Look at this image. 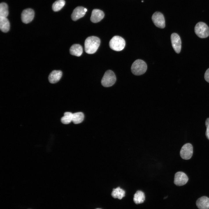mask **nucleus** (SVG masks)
Segmentation results:
<instances>
[{
  "label": "nucleus",
  "instance_id": "f257e3e1",
  "mask_svg": "<svg viewBox=\"0 0 209 209\" xmlns=\"http://www.w3.org/2000/svg\"><path fill=\"white\" fill-rule=\"evenodd\" d=\"M100 42V39L97 37L91 36L88 37L84 42L85 52L89 54L94 53L98 49Z\"/></svg>",
  "mask_w": 209,
  "mask_h": 209
},
{
  "label": "nucleus",
  "instance_id": "f03ea898",
  "mask_svg": "<svg viewBox=\"0 0 209 209\" xmlns=\"http://www.w3.org/2000/svg\"><path fill=\"white\" fill-rule=\"evenodd\" d=\"M147 68V65L144 61L138 59L132 64L131 67V70L132 73L134 75H140L146 72Z\"/></svg>",
  "mask_w": 209,
  "mask_h": 209
},
{
  "label": "nucleus",
  "instance_id": "7ed1b4c3",
  "mask_svg": "<svg viewBox=\"0 0 209 209\" xmlns=\"http://www.w3.org/2000/svg\"><path fill=\"white\" fill-rule=\"evenodd\" d=\"M125 45V40L122 37L118 36L113 37L109 42L110 47L116 51H122L124 48Z\"/></svg>",
  "mask_w": 209,
  "mask_h": 209
},
{
  "label": "nucleus",
  "instance_id": "20e7f679",
  "mask_svg": "<svg viewBox=\"0 0 209 209\" xmlns=\"http://www.w3.org/2000/svg\"><path fill=\"white\" fill-rule=\"evenodd\" d=\"M116 77L114 73L111 70L107 71L105 73L101 81V84L105 87L112 86L115 83Z\"/></svg>",
  "mask_w": 209,
  "mask_h": 209
},
{
  "label": "nucleus",
  "instance_id": "39448f33",
  "mask_svg": "<svg viewBox=\"0 0 209 209\" xmlns=\"http://www.w3.org/2000/svg\"><path fill=\"white\" fill-rule=\"evenodd\" d=\"M194 31L197 35L200 38H206L209 36V28L203 22H199L196 24Z\"/></svg>",
  "mask_w": 209,
  "mask_h": 209
},
{
  "label": "nucleus",
  "instance_id": "423d86ee",
  "mask_svg": "<svg viewBox=\"0 0 209 209\" xmlns=\"http://www.w3.org/2000/svg\"><path fill=\"white\" fill-rule=\"evenodd\" d=\"M193 148L192 145L189 143L185 144L182 147L180 152L181 158L185 160L190 159L192 155Z\"/></svg>",
  "mask_w": 209,
  "mask_h": 209
},
{
  "label": "nucleus",
  "instance_id": "0eeeda50",
  "mask_svg": "<svg viewBox=\"0 0 209 209\" xmlns=\"http://www.w3.org/2000/svg\"><path fill=\"white\" fill-rule=\"evenodd\" d=\"M152 20L156 27L163 28L165 27V18L163 14L159 12H156L152 16Z\"/></svg>",
  "mask_w": 209,
  "mask_h": 209
},
{
  "label": "nucleus",
  "instance_id": "6e6552de",
  "mask_svg": "<svg viewBox=\"0 0 209 209\" xmlns=\"http://www.w3.org/2000/svg\"><path fill=\"white\" fill-rule=\"evenodd\" d=\"M171 40L174 50L177 53H179L181 50V44L180 36L177 34L173 33L171 35Z\"/></svg>",
  "mask_w": 209,
  "mask_h": 209
},
{
  "label": "nucleus",
  "instance_id": "1a4fd4ad",
  "mask_svg": "<svg viewBox=\"0 0 209 209\" xmlns=\"http://www.w3.org/2000/svg\"><path fill=\"white\" fill-rule=\"evenodd\" d=\"M188 180L187 176L185 173L178 172L175 174L174 183L177 186H182L186 184Z\"/></svg>",
  "mask_w": 209,
  "mask_h": 209
},
{
  "label": "nucleus",
  "instance_id": "9d476101",
  "mask_svg": "<svg viewBox=\"0 0 209 209\" xmlns=\"http://www.w3.org/2000/svg\"><path fill=\"white\" fill-rule=\"evenodd\" d=\"M34 10L30 8H28L23 10L21 14L22 21L25 24H28L31 22L34 17Z\"/></svg>",
  "mask_w": 209,
  "mask_h": 209
},
{
  "label": "nucleus",
  "instance_id": "9b49d317",
  "mask_svg": "<svg viewBox=\"0 0 209 209\" xmlns=\"http://www.w3.org/2000/svg\"><path fill=\"white\" fill-rule=\"evenodd\" d=\"M104 15V13L102 11L99 9H94L92 11L90 20L92 22L97 23L103 19Z\"/></svg>",
  "mask_w": 209,
  "mask_h": 209
},
{
  "label": "nucleus",
  "instance_id": "f8f14e48",
  "mask_svg": "<svg viewBox=\"0 0 209 209\" xmlns=\"http://www.w3.org/2000/svg\"><path fill=\"white\" fill-rule=\"evenodd\" d=\"M85 8L82 6H78L76 8L73 10L71 15L72 19L75 21L83 17L85 15L86 12Z\"/></svg>",
  "mask_w": 209,
  "mask_h": 209
},
{
  "label": "nucleus",
  "instance_id": "ddd939ff",
  "mask_svg": "<svg viewBox=\"0 0 209 209\" xmlns=\"http://www.w3.org/2000/svg\"><path fill=\"white\" fill-rule=\"evenodd\" d=\"M196 204L199 209H209V198L202 197L197 200Z\"/></svg>",
  "mask_w": 209,
  "mask_h": 209
},
{
  "label": "nucleus",
  "instance_id": "4468645a",
  "mask_svg": "<svg viewBox=\"0 0 209 209\" xmlns=\"http://www.w3.org/2000/svg\"><path fill=\"white\" fill-rule=\"evenodd\" d=\"M62 72L60 70H54L50 74L48 80L50 83L52 84L57 83L61 79Z\"/></svg>",
  "mask_w": 209,
  "mask_h": 209
},
{
  "label": "nucleus",
  "instance_id": "2eb2a0df",
  "mask_svg": "<svg viewBox=\"0 0 209 209\" xmlns=\"http://www.w3.org/2000/svg\"><path fill=\"white\" fill-rule=\"evenodd\" d=\"M70 52L72 55L78 57L80 56L83 52L82 47L79 44H74L70 47Z\"/></svg>",
  "mask_w": 209,
  "mask_h": 209
},
{
  "label": "nucleus",
  "instance_id": "dca6fc26",
  "mask_svg": "<svg viewBox=\"0 0 209 209\" xmlns=\"http://www.w3.org/2000/svg\"><path fill=\"white\" fill-rule=\"evenodd\" d=\"M10 28V22L7 17H0V28L4 33L8 32Z\"/></svg>",
  "mask_w": 209,
  "mask_h": 209
},
{
  "label": "nucleus",
  "instance_id": "f3484780",
  "mask_svg": "<svg viewBox=\"0 0 209 209\" xmlns=\"http://www.w3.org/2000/svg\"><path fill=\"white\" fill-rule=\"evenodd\" d=\"M125 191L124 190L118 187L114 188L111 193V196L114 198H118L121 199L125 196Z\"/></svg>",
  "mask_w": 209,
  "mask_h": 209
},
{
  "label": "nucleus",
  "instance_id": "a211bd4d",
  "mask_svg": "<svg viewBox=\"0 0 209 209\" xmlns=\"http://www.w3.org/2000/svg\"><path fill=\"white\" fill-rule=\"evenodd\" d=\"M145 199L144 193L141 191H137L134 195L133 200L136 204H138L143 203Z\"/></svg>",
  "mask_w": 209,
  "mask_h": 209
},
{
  "label": "nucleus",
  "instance_id": "6ab92c4d",
  "mask_svg": "<svg viewBox=\"0 0 209 209\" xmlns=\"http://www.w3.org/2000/svg\"><path fill=\"white\" fill-rule=\"evenodd\" d=\"M84 117V114L82 112H78L73 113L72 121L75 124L80 123L83 121Z\"/></svg>",
  "mask_w": 209,
  "mask_h": 209
},
{
  "label": "nucleus",
  "instance_id": "aec40b11",
  "mask_svg": "<svg viewBox=\"0 0 209 209\" xmlns=\"http://www.w3.org/2000/svg\"><path fill=\"white\" fill-rule=\"evenodd\" d=\"M9 13L7 4L3 2L0 4V17H7Z\"/></svg>",
  "mask_w": 209,
  "mask_h": 209
},
{
  "label": "nucleus",
  "instance_id": "412c9836",
  "mask_svg": "<svg viewBox=\"0 0 209 209\" xmlns=\"http://www.w3.org/2000/svg\"><path fill=\"white\" fill-rule=\"evenodd\" d=\"M73 113L69 112L64 113V116L61 118L62 122L65 124L70 123L72 121Z\"/></svg>",
  "mask_w": 209,
  "mask_h": 209
},
{
  "label": "nucleus",
  "instance_id": "4be33fe9",
  "mask_svg": "<svg viewBox=\"0 0 209 209\" xmlns=\"http://www.w3.org/2000/svg\"><path fill=\"white\" fill-rule=\"evenodd\" d=\"M65 1L64 0H57L55 1L53 4V10L57 12L60 10L64 6Z\"/></svg>",
  "mask_w": 209,
  "mask_h": 209
},
{
  "label": "nucleus",
  "instance_id": "5701e85b",
  "mask_svg": "<svg viewBox=\"0 0 209 209\" xmlns=\"http://www.w3.org/2000/svg\"><path fill=\"white\" fill-rule=\"evenodd\" d=\"M205 125L206 127V135L207 138L209 140V118L206 120Z\"/></svg>",
  "mask_w": 209,
  "mask_h": 209
},
{
  "label": "nucleus",
  "instance_id": "b1692460",
  "mask_svg": "<svg viewBox=\"0 0 209 209\" xmlns=\"http://www.w3.org/2000/svg\"><path fill=\"white\" fill-rule=\"evenodd\" d=\"M204 78L205 80L209 83V68L207 70L205 73Z\"/></svg>",
  "mask_w": 209,
  "mask_h": 209
},
{
  "label": "nucleus",
  "instance_id": "393cba45",
  "mask_svg": "<svg viewBox=\"0 0 209 209\" xmlns=\"http://www.w3.org/2000/svg\"><path fill=\"white\" fill-rule=\"evenodd\" d=\"M100 209L98 208V209Z\"/></svg>",
  "mask_w": 209,
  "mask_h": 209
}]
</instances>
